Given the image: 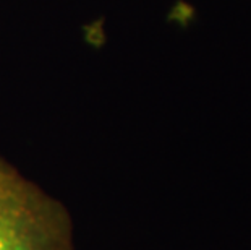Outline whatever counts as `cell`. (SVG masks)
Here are the masks:
<instances>
[{
	"mask_svg": "<svg viewBox=\"0 0 251 250\" xmlns=\"http://www.w3.org/2000/svg\"><path fill=\"white\" fill-rule=\"evenodd\" d=\"M0 250H75L68 211L0 156Z\"/></svg>",
	"mask_w": 251,
	"mask_h": 250,
	"instance_id": "obj_1",
	"label": "cell"
}]
</instances>
